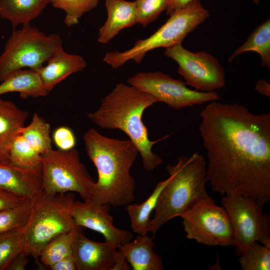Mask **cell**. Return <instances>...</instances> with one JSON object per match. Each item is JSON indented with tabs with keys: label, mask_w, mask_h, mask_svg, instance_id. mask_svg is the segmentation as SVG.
Here are the masks:
<instances>
[{
	"label": "cell",
	"mask_w": 270,
	"mask_h": 270,
	"mask_svg": "<svg viewBox=\"0 0 270 270\" xmlns=\"http://www.w3.org/2000/svg\"><path fill=\"white\" fill-rule=\"evenodd\" d=\"M198 127L206 152V182L221 196L238 193L264 206L270 200V114L238 103L210 102Z\"/></svg>",
	"instance_id": "obj_1"
},
{
	"label": "cell",
	"mask_w": 270,
	"mask_h": 270,
	"mask_svg": "<svg viewBox=\"0 0 270 270\" xmlns=\"http://www.w3.org/2000/svg\"><path fill=\"white\" fill-rule=\"evenodd\" d=\"M86 152L96 168L98 178L92 200L118 207L134 199L136 181L130 170L139 154L129 140H118L90 128L84 134Z\"/></svg>",
	"instance_id": "obj_2"
},
{
	"label": "cell",
	"mask_w": 270,
	"mask_h": 270,
	"mask_svg": "<svg viewBox=\"0 0 270 270\" xmlns=\"http://www.w3.org/2000/svg\"><path fill=\"white\" fill-rule=\"evenodd\" d=\"M156 102L148 93L130 84L120 83L102 99L98 108L87 114V116L102 128L124 132L136 147L144 170L150 172L163 162L160 156L153 152V146L169 136L151 140L142 120L144 110Z\"/></svg>",
	"instance_id": "obj_3"
},
{
	"label": "cell",
	"mask_w": 270,
	"mask_h": 270,
	"mask_svg": "<svg viewBox=\"0 0 270 270\" xmlns=\"http://www.w3.org/2000/svg\"><path fill=\"white\" fill-rule=\"evenodd\" d=\"M166 168L168 180L158 196L149 223V232L154 238L172 218L180 216L202 200L212 199L206 189V162L202 154L181 156L176 164H168Z\"/></svg>",
	"instance_id": "obj_4"
},
{
	"label": "cell",
	"mask_w": 270,
	"mask_h": 270,
	"mask_svg": "<svg viewBox=\"0 0 270 270\" xmlns=\"http://www.w3.org/2000/svg\"><path fill=\"white\" fill-rule=\"evenodd\" d=\"M74 200L72 193L53 196L44 191L32 200L28 220L22 228L24 254L37 260L50 240L77 227L70 214Z\"/></svg>",
	"instance_id": "obj_5"
},
{
	"label": "cell",
	"mask_w": 270,
	"mask_h": 270,
	"mask_svg": "<svg viewBox=\"0 0 270 270\" xmlns=\"http://www.w3.org/2000/svg\"><path fill=\"white\" fill-rule=\"evenodd\" d=\"M170 16L150 36L138 40L130 48L122 52H107L103 61L113 68L121 66L130 60L140 64L150 50L182 43L190 32L210 18V13L203 6L200 0H194Z\"/></svg>",
	"instance_id": "obj_6"
},
{
	"label": "cell",
	"mask_w": 270,
	"mask_h": 270,
	"mask_svg": "<svg viewBox=\"0 0 270 270\" xmlns=\"http://www.w3.org/2000/svg\"><path fill=\"white\" fill-rule=\"evenodd\" d=\"M62 46L59 34H46L30 24L14 30L0 55V82L16 70L27 68L36 72Z\"/></svg>",
	"instance_id": "obj_7"
},
{
	"label": "cell",
	"mask_w": 270,
	"mask_h": 270,
	"mask_svg": "<svg viewBox=\"0 0 270 270\" xmlns=\"http://www.w3.org/2000/svg\"><path fill=\"white\" fill-rule=\"evenodd\" d=\"M43 191L50 195L75 192L92 200L96 182L81 162L78 150H54L42 155Z\"/></svg>",
	"instance_id": "obj_8"
},
{
	"label": "cell",
	"mask_w": 270,
	"mask_h": 270,
	"mask_svg": "<svg viewBox=\"0 0 270 270\" xmlns=\"http://www.w3.org/2000/svg\"><path fill=\"white\" fill-rule=\"evenodd\" d=\"M222 196L232 230L236 253L242 256L256 242L270 246V219L263 212V206L238 193Z\"/></svg>",
	"instance_id": "obj_9"
},
{
	"label": "cell",
	"mask_w": 270,
	"mask_h": 270,
	"mask_svg": "<svg viewBox=\"0 0 270 270\" xmlns=\"http://www.w3.org/2000/svg\"><path fill=\"white\" fill-rule=\"evenodd\" d=\"M180 217L187 238L209 246H234L228 214L212 198L199 202Z\"/></svg>",
	"instance_id": "obj_10"
},
{
	"label": "cell",
	"mask_w": 270,
	"mask_h": 270,
	"mask_svg": "<svg viewBox=\"0 0 270 270\" xmlns=\"http://www.w3.org/2000/svg\"><path fill=\"white\" fill-rule=\"evenodd\" d=\"M128 82L152 96L157 102H162L176 110L221 98L216 92L192 90L182 80L159 71L139 72L129 78Z\"/></svg>",
	"instance_id": "obj_11"
},
{
	"label": "cell",
	"mask_w": 270,
	"mask_h": 270,
	"mask_svg": "<svg viewBox=\"0 0 270 270\" xmlns=\"http://www.w3.org/2000/svg\"><path fill=\"white\" fill-rule=\"evenodd\" d=\"M164 54L178 64V72L184 78L185 84L196 90L212 92L225 86L223 66L206 52H192L180 43L166 48Z\"/></svg>",
	"instance_id": "obj_12"
},
{
	"label": "cell",
	"mask_w": 270,
	"mask_h": 270,
	"mask_svg": "<svg viewBox=\"0 0 270 270\" xmlns=\"http://www.w3.org/2000/svg\"><path fill=\"white\" fill-rule=\"evenodd\" d=\"M110 210V205L92 200H74L70 206V214L77 227L86 228L101 234L106 242L117 248L130 241L133 235L114 226Z\"/></svg>",
	"instance_id": "obj_13"
},
{
	"label": "cell",
	"mask_w": 270,
	"mask_h": 270,
	"mask_svg": "<svg viewBox=\"0 0 270 270\" xmlns=\"http://www.w3.org/2000/svg\"><path fill=\"white\" fill-rule=\"evenodd\" d=\"M77 227L72 244V255L76 270H116L123 258L118 249L106 242L92 241Z\"/></svg>",
	"instance_id": "obj_14"
},
{
	"label": "cell",
	"mask_w": 270,
	"mask_h": 270,
	"mask_svg": "<svg viewBox=\"0 0 270 270\" xmlns=\"http://www.w3.org/2000/svg\"><path fill=\"white\" fill-rule=\"evenodd\" d=\"M0 188L32 200L43 191L42 169L0 163Z\"/></svg>",
	"instance_id": "obj_15"
},
{
	"label": "cell",
	"mask_w": 270,
	"mask_h": 270,
	"mask_svg": "<svg viewBox=\"0 0 270 270\" xmlns=\"http://www.w3.org/2000/svg\"><path fill=\"white\" fill-rule=\"evenodd\" d=\"M38 72L45 90L49 92L68 76L82 70L86 66L84 58L78 54H69L62 46L58 48Z\"/></svg>",
	"instance_id": "obj_16"
},
{
	"label": "cell",
	"mask_w": 270,
	"mask_h": 270,
	"mask_svg": "<svg viewBox=\"0 0 270 270\" xmlns=\"http://www.w3.org/2000/svg\"><path fill=\"white\" fill-rule=\"evenodd\" d=\"M108 16L98 30V42H109L123 29L137 24L136 4L125 0H105Z\"/></svg>",
	"instance_id": "obj_17"
},
{
	"label": "cell",
	"mask_w": 270,
	"mask_h": 270,
	"mask_svg": "<svg viewBox=\"0 0 270 270\" xmlns=\"http://www.w3.org/2000/svg\"><path fill=\"white\" fill-rule=\"evenodd\" d=\"M153 238L148 234H138L117 249L134 270H162V260L154 250Z\"/></svg>",
	"instance_id": "obj_18"
},
{
	"label": "cell",
	"mask_w": 270,
	"mask_h": 270,
	"mask_svg": "<svg viewBox=\"0 0 270 270\" xmlns=\"http://www.w3.org/2000/svg\"><path fill=\"white\" fill-rule=\"evenodd\" d=\"M29 114L10 100L0 97V163L10 162V149L20 134Z\"/></svg>",
	"instance_id": "obj_19"
},
{
	"label": "cell",
	"mask_w": 270,
	"mask_h": 270,
	"mask_svg": "<svg viewBox=\"0 0 270 270\" xmlns=\"http://www.w3.org/2000/svg\"><path fill=\"white\" fill-rule=\"evenodd\" d=\"M12 92H19L22 98L46 96L48 94L38 72L30 69L14 71L0 82V96Z\"/></svg>",
	"instance_id": "obj_20"
},
{
	"label": "cell",
	"mask_w": 270,
	"mask_h": 270,
	"mask_svg": "<svg viewBox=\"0 0 270 270\" xmlns=\"http://www.w3.org/2000/svg\"><path fill=\"white\" fill-rule=\"evenodd\" d=\"M50 3V0H0V17L15 30L19 25L30 24Z\"/></svg>",
	"instance_id": "obj_21"
},
{
	"label": "cell",
	"mask_w": 270,
	"mask_h": 270,
	"mask_svg": "<svg viewBox=\"0 0 270 270\" xmlns=\"http://www.w3.org/2000/svg\"><path fill=\"white\" fill-rule=\"evenodd\" d=\"M247 52H256L262 60V67L270 68V19L259 25L248 36L246 42L238 47L228 58L231 62L240 54Z\"/></svg>",
	"instance_id": "obj_22"
},
{
	"label": "cell",
	"mask_w": 270,
	"mask_h": 270,
	"mask_svg": "<svg viewBox=\"0 0 270 270\" xmlns=\"http://www.w3.org/2000/svg\"><path fill=\"white\" fill-rule=\"evenodd\" d=\"M168 178L158 183L152 194L143 202L129 204L126 210L129 216L132 230L138 234L149 232L148 226L151 213L154 210L158 196L168 182Z\"/></svg>",
	"instance_id": "obj_23"
},
{
	"label": "cell",
	"mask_w": 270,
	"mask_h": 270,
	"mask_svg": "<svg viewBox=\"0 0 270 270\" xmlns=\"http://www.w3.org/2000/svg\"><path fill=\"white\" fill-rule=\"evenodd\" d=\"M20 134L28 144L41 155L52 148L50 126L37 113L33 114L28 125L22 128Z\"/></svg>",
	"instance_id": "obj_24"
},
{
	"label": "cell",
	"mask_w": 270,
	"mask_h": 270,
	"mask_svg": "<svg viewBox=\"0 0 270 270\" xmlns=\"http://www.w3.org/2000/svg\"><path fill=\"white\" fill-rule=\"evenodd\" d=\"M76 228L57 236L44 247L39 256L42 265L48 268L66 256L72 254V244Z\"/></svg>",
	"instance_id": "obj_25"
},
{
	"label": "cell",
	"mask_w": 270,
	"mask_h": 270,
	"mask_svg": "<svg viewBox=\"0 0 270 270\" xmlns=\"http://www.w3.org/2000/svg\"><path fill=\"white\" fill-rule=\"evenodd\" d=\"M32 200L24 198L12 208L0 211V234L23 228L26 224L32 209Z\"/></svg>",
	"instance_id": "obj_26"
},
{
	"label": "cell",
	"mask_w": 270,
	"mask_h": 270,
	"mask_svg": "<svg viewBox=\"0 0 270 270\" xmlns=\"http://www.w3.org/2000/svg\"><path fill=\"white\" fill-rule=\"evenodd\" d=\"M10 161L20 166L41 168L42 155L33 149L20 134L12 141L10 149Z\"/></svg>",
	"instance_id": "obj_27"
},
{
	"label": "cell",
	"mask_w": 270,
	"mask_h": 270,
	"mask_svg": "<svg viewBox=\"0 0 270 270\" xmlns=\"http://www.w3.org/2000/svg\"><path fill=\"white\" fill-rule=\"evenodd\" d=\"M100 0H50L53 7L64 11V23L67 26L78 24L86 12L96 8Z\"/></svg>",
	"instance_id": "obj_28"
},
{
	"label": "cell",
	"mask_w": 270,
	"mask_h": 270,
	"mask_svg": "<svg viewBox=\"0 0 270 270\" xmlns=\"http://www.w3.org/2000/svg\"><path fill=\"white\" fill-rule=\"evenodd\" d=\"M238 262L242 270H270V246L254 243L240 256Z\"/></svg>",
	"instance_id": "obj_29"
},
{
	"label": "cell",
	"mask_w": 270,
	"mask_h": 270,
	"mask_svg": "<svg viewBox=\"0 0 270 270\" xmlns=\"http://www.w3.org/2000/svg\"><path fill=\"white\" fill-rule=\"evenodd\" d=\"M22 228L0 234V270H6L23 250Z\"/></svg>",
	"instance_id": "obj_30"
},
{
	"label": "cell",
	"mask_w": 270,
	"mask_h": 270,
	"mask_svg": "<svg viewBox=\"0 0 270 270\" xmlns=\"http://www.w3.org/2000/svg\"><path fill=\"white\" fill-rule=\"evenodd\" d=\"M137 24L143 27L155 21L166 10L168 0H136Z\"/></svg>",
	"instance_id": "obj_31"
},
{
	"label": "cell",
	"mask_w": 270,
	"mask_h": 270,
	"mask_svg": "<svg viewBox=\"0 0 270 270\" xmlns=\"http://www.w3.org/2000/svg\"><path fill=\"white\" fill-rule=\"evenodd\" d=\"M52 140L58 150H67L74 148L76 138L72 130L67 126L57 128L53 132Z\"/></svg>",
	"instance_id": "obj_32"
},
{
	"label": "cell",
	"mask_w": 270,
	"mask_h": 270,
	"mask_svg": "<svg viewBox=\"0 0 270 270\" xmlns=\"http://www.w3.org/2000/svg\"><path fill=\"white\" fill-rule=\"evenodd\" d=\"M24 198L0 188V211L18 205Z\"/></svg>",
	"instance_id": "obj_33"
},
{
	"label": "cell",
	"mask_w": 270,
	"mask_h": 270,
	"mask_svg": "<svg viewBox=\"0 0 270 270\" xmlns=\"http://www.w3.org/2000/svg\"><path fill=\"white\" fill-rule=\"evenodd\" d=\"M51 270H76L72 254L66 256L48 267Z\"/></svg>",
	"instance_id": "obj_34"
},
{
	"label": "cell",
	"mask_w": 270,
	"mask_h": 270,
	"mask_svg": "<svg viewBox=\"0 0 270 270\" xmlns=\"http://www.w3.org/2000/svg\"><path fill=\"white\" fill-rule=\"evenodd\" d=\"M28 262V256L24 254L22 251L14 258L6 270H24Z\"/></svg>",
	"instance_id": "obj_35"
},
{
	"label": "cell",
	"mask_w": 270,
	"mask_h": 270,
	"mask_svg": "<svg viewBox=\"0 0 270 270\" xmlns=\"http://www.w3.org/2000/svg\"><path fill=\"white\" fill-rule=\"evenodd\" d=\"M194 0H168L166 14L170 16L174 12L180 9Z\"/></svg>",
	"instance_id": "obj_36"
},
{
	"label": "cell",
	"mask_w": 270,
	"mask_h": 270,
	"mask_svg": "<svg viewBox=\"0 0 270 270\" xmlns=\"http://www.w3.org/2000/svg\"><path fill=\"white\" fill-rule=\"evenodd\" d=\"M255 89L260 94L270 98V84L266 80H259L256 84Z\"/></svg>",
	"instance_id": "obj_37"
},
{
	"label": "cell",
	"mask_w": 270,
	"mask_h": 270,
	"mask_svg": "<svg viewBox=\"0 0 270 270\" xmlns=\"http://www.w3.org/2000/svg\"><path fill=\"white\" fill-rule=\"evenodd\" d=\"M252 0L255 4H258L260 2V0Z\"/></svg>",
	"instance_id": "obj_38"
}]
</instances>
